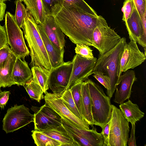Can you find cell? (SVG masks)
Wrapping results in <instances>:
<instances>
[{
	"label": "cell",
	"instance_id": "8992f818",
	"mask_svg": "<svg viewBox=\"0 0 146 146\" xmlns=\"http://www.w3.org/2000/svg\"><path fill=\"white\" fill-rule=\"evenodd\" d=\"M5 27L8 43L17 58L24 60L30 51L26 45L23 33L16 21L14 15L9 12L5 15Z\"/></svg>",
	"mask_w": 146,
	"mask_h": 146
},
{
	"label": "cell",
	"instance_id": "7a4b0ae2",
	"mask_svg": "<svg viewBox=\"0 0 146 146\" xmlns=\"http://www.w3.org/2000/svg\"><path fill=\"white\" fill-rule=\"evenodd\" d=\"M23 30L30 49L31 58L30 65L31 67H41L50 71L52 68L37 24L28 11Z\"/></svg>",
	"mask_w": 146,
	"mask_h": 146
},
{
	"label": "cell",
	"instance_id": "484cf974",
	"mask_svg": "<svg viewBox=\"0 0 146 146\" xmlns=\"http://www.w3.org/2000/svg\"><path fill=\"white\" fill-rule=\"evenodd\" d=\"M23 86L32 100L39 102L44 98V93L42 88L34 81L32 77Z\"/></svg>",
	"mask_w": 146,
	"mask_h": 146
},
{
	"label": "cell",
	"instance_id": "2e32d148",
	"mask_svg": "<svg viewBox=\"0 0 146 146\" xmlns=\"http://www.w3.org/2000/svg\"><path fill=\"white\" fill-rule=\"evenodd\" d=\"M31 70L27 63L17 58L13 67L12 77L15 84L23 86L32 77Z\"/></svg>",
	"mask_w": 146,
	"mask_h": 146
},
{
	"label": "cell",
	"instance_id": "836d02e7",
	"mask_svg": "<svg viewBox=\"0 0 146 146\" xmlns=\"http://www.w3.org/2000/svg\"><path fill=\"white\" fill-rule=\"evenodd\" d=\"M93 74V76L107 90L108 95L111 89L110 82L109 77L100 72H96Z\"/></svg>",
	"mask_w": 146,
	"mask_h": 146
},
{
	"label": "cell",
	"instance_id": "f1b7e54d",
	"mask_svg": "<svg viewBox=\"0 0 146 146\" xmlns=\"http://www.w3.org/2000/svg\"><path fill=\"white\" fill-rule=\"evenodd\" d=\"M83 82V81H82L78 82L72 86L70 89L77 108L80 114L84 119L83 115L81 92V85Z\"/></svg>",
	"mask_w": 146,
	"mask_h": 146
},
{
	"label": "cell",
	"instance_id": "e575fe53",
	"mask_svg": "<svg viewBox=\"0 0 146 146\" xmlns=\"http://www.w3.org/2000/svg\"><path fill=\"white\" fill-rule=\"evenodd\" d=\"M134 6L142 20L146 14V0H133Z\"/></svg>",
	"mask_w": 146,
	"mask_h": 146
},
{
	"label": "cell",
	"instance_id": "b9f144b4",
	"mask_svg": "<svg viewBox=\"0 0 146 146\" xmlns=\"http://www.w3.org/2000/svg\"><path fill=\"white\" fill-rule=\"evenodd\" d=\"M6 5L4 2L0 1V21L3 20Z\"/></svg>",
	"mask_w": 146,
	"mask_h": 146
},
{
	"label": "cell",
	"instance_id": "74e56055",
	"mask_svg": "<svg viewBox=\"0 0 146 146\" xmlns=\"http://www.w3.org/2000/svg\"><path fill=\"white\" fill-rule=\"evenodd\" d=\"M10 94L9 91L0 92V108L1 109H4L7 104Z\"/></svg>",
	"mask_w": 146,
	"mask_h": 146
},
{
	"label": "cell",
	"instance_id": "44dd1931",
	"mask_svg": "<svg viewBox=\"0 0 146 146\" xmlns=\"http://www.w3.org/2000/svg\"><path fill=\"white\" fill-rule=\"evenodd\" d=\"M40 131L61 143V146H78L68 134L62 125L55 128L46 129Z\"/></svg>",
	"mask_w": 146,
	"mask_h": 146
},
{
	"label": "cell",
	"instance_id": "60d3db41",
	"mask_svg": "<svg viewBox=\"0 0 146 146\" xmlns=\"http://www.w3.org/2000/svg\"><path fill=\"white\" fill-rule=\"evenodd\" d=\"M42 1L46 9L51 12V8L55 4L64 0H42Z\"/></svg>",
	"mask_w": 146,
	"mask_h": 146
},
{
	"label": "cell",
	"instance_id": "8fae6325",
	"mask_svg": "<svg viewBox=\"0 0 146 146\" xmlns=\"http://www.w3.org/2000/svg\"><path fill=\"white\" fill-rule=\"evenodd\" d=\"M146 54L139 48L137 42L130 40L125 44L122 53L117 73L119 78L122 72L133 69L145 60Z\"/></svg>",
	"mask_w": 146,
	"mask_h": 146
},
{
	"label": "cell",
	"instance_id": "7c38bea8",
	"mask_svg": "<svg viewBox=\"0 0 146 146\" xmlns=\"http://www.w3.org/2000/svg\"><path fill=\"white\" fill-rule=\"evenodd\" d=\"M97 60L95 57L88 59L76 54L72 61V68L66 90L78 82L87 80L88 77L92 74Z\"/></svg>",
	"mask_w": 146,
	"mask_h": 146
},
{
	"label": "cell",
	"instance_id": "d6986e66",
	"mask_svg": "<svg viewBox=\"0 0 146 146\" xmlns=\"http://www.w3.org/2000/svg\"><path fill=\"white\" fill-rule=\"evenodd\" d=\"M119 106L124 117L131 124L135 123L144 116V113L141 111L138 106L129 99L127 102L120 104Z\"/></svg>",
	"mask_w": 146,
	"mask_h": 146
},
{
	"label": "cell",
	"instance_id": "ffe728a7",
	"mask_svg": "<svg viewBox=\"0 0 146 146\" xmlns=\"http://www.w3.org/2000/svg\"><path fill=\"white\" fill-rule=\"evenodd\" d=\"M17 57L11 51L5 66L0 68V89L10 87L15 84L12 77L13 67Z\"/></svg>",
	"mask_w": 146,
	"mask_h": 146
},
{
	"label": "cell",
	"instance_id": "83f0119b",
	"mask_svg": "<svg viewBox=\"0 0 146 146\" xmlns=\"http://www.w3.org/2000/svg\"><path fill=\"white\" fill-rule=\"evenodd\" d=\"M20 0L16 1V8L14 17L16 23L20 28L23 29L27 15V11L25 6Z\"/></svg>",
	"mask_w": 146,
	"mask_h": 146
},
{
	"label": "cell",
	"instance_id": "f6af8a7d",
	"mask_svg": "<svg viewBox=\"0 0 146 146\" xmlns=\"http://www.w3.org/2000/svg\"><path fill=\"white\" fill-rule=\"evenodd\" d=\"M1 92V89H0V92Z\"/></svg>",
	"mask_w": 146,
	"mask_h": 146
},
{
	"label": "cell",
	"instance_id": "5b68a950",
	"mask_svg": "<svg viewBox=\"0 0 146 146\" xmlns=\"http://www.w3.org/2000/svg\"><path fill=\"white\" fill-rule=\"evenodd\" d=\"M92 38V46L102 55L114 48L121 38L114 29L108 26L103 17L99 15L98 24L93 31Z\"/></svg>",
	"mask_w": 146,
	"mask_h": 146
},
{
	"label": "cell",
	"instance_id": "ab89813d",
	"mask_svg": "<svg viewBox=\"0 0 146 146\" xmlns=\"http://www.w3.org/2000/svg\"><path fill=\"white\" fill-rule=\"evenodd\" d=\"M132 128L131 132L130 137L128 138L127 144L129 146H136L135 137V123H132Z\"/></svg>",
	"mask_w": 146,
	"mask_h": 146
},
{
	"label": "cell",
	"instance_id": "8d00e7d4",
	"mask_svg": "<svg viewBox=\"0 0 146 146\" xmlns=\"http://www.w3.org/2000/svg\"><path fill=\"white\" fill-rule=\"evenodd\" d=\"M110 125V120L102 128L101 133L103 135L104 143L103 146H109V129Z\"/></svg>",
	"mask_w": 146,
	"mask_h": 146
},
{
	"label": "cell",
	"instance_id": "ba28073f",
	"mask_svg": "<svg viewBox=\"0 0 146 146\" xmlns=\"http://www.w3.org/2000/svg\"><path fill=\"white\" fill-rule=\"evenodd\" d=\"M34 118L28 108L15 104L7 110L2 120L3 129L6 133L13 132L33 122Z\"/></svg>",
	"mask_w": 146,
	"mask_h": 146
},
{
	"label": "cell",
	"instance_id": "d590c367",
	"mask_svg": "<svg viewBox=\"0 0 146 146\" xmlns=\"http://www.w3.org/2000/svg\"><path fill=\"white\" fill-rule=\"evenodd\" d=\"M11 51L8 44L0 49V68L3 67L6 63Z\"/></svg>",
	"mask_w": 146,
	"mask_h": 146
},
{
	"label": "cell",
	"instance_id": "4316f807",
	"mask_svg": "<svg viewBox=\"0 0 146 146\" xmlns=\"http://www.w3.org/2000/svg\"><path fill=\"white\" fill-rule=\"evenodd\" d=\"M61 98L66 106L74 114L80 119L85 121L80 114L77 108L70 89L65 91Z\"/></svg>",
	"mask_w": 146,
	"mask_h": 146
},
{
	"label": "cell",
	"instance_id": "6da1fadb",
	"mask_svg": "<svg viewBox=\"0 0 146 146\" xmlns=\"http://www.w3.org/2000/svg\"><path fill=\"white\" fill-rule=\"evenodd\" d=\"M51 13L64 34L75 44L92 46L93 31L98 16L87 13L65 1L55 4Z\"/></svg>",
	"mask_w": 146,
	"mask_h": 146
},
{
	"label": "cell",
	"instance_id": "7402d4cb",
	"mask_svg": "<svg viewBox=\"0 0 146 146\" xmlns=\"http://www.w3.org/2000/svg\"><path fill=\"white\" fill-rule=\"evenodd\" d=\"M31 109L34 112L33 121L34 130L41 131L46 129L55 128L62 125L45 115L39 110V108L32 106Z\"/></svg>",
	"mask_w": 146,
	"mask_h": 146
},
{
	"label": "cell",
	"instance_id": "7bdbcfd3",
	"mask_svg": "<svg viewBox=\"0 0 146 146\" xmlns=\"http://www.w3.org/2000/svg\"><path fill=\"white\" fill-rule=\"evenodd\" d=\"M9 0H0V1L1 2H4L5 1H7Z\"/></svg>",
	"mask_w": 146,
	"mask_h": 146
},
{
	"label": "cell",
	"instance_id": "9c48e42d",
	"mask_svg": "<svg viewBox=\"0 0 146 146\" xmlns=\"http://www.w3.org/2000/svg\"><path fill=\"white\" fill-rule=\"evenodd\" d=\"M44 98L46 104L56 112L62 118L77 128L90 129L89 125L74 114L66 106L61 97L54 93L46 92Z\"/></svg>",
	"mask_w": 146,
	"mask_h": 146
},
{
	"label": "cell",
	"instance_id": "3957f363",
	"mask_svg": "<svg viewBox=\"0 0 146 146\" xmlns=\"http://www.w3.org/2000/svg\"><path fill=\"white\" fill-rule=\"evenodd\" d=\"M126 43L125 37L121 38L118 44L108 52L100 55L92 72H100L109 78L111 89L108 96L111 99L116 89L119 78L117 73L120 59L124 47Z\"/></svg>",
	"mask_w": 146,
	"mask_h": 146
},
{
	"label": "cell",
	"instance_id": "cb8c5ba5",
	"mask_svg": "<svg viewBox=\"0 0 146 146\" xmlns=\"http://www.w3.org/2000/svg\"><path fill=\"white\" fill-rule=\"evenodd\" d=\"M32 78L34 81L40 85L45 94L49 89V78L50 71L38 66L31 67Z\"/></svg>",
	"mask_w": 146,
	"mask_h": 146
},
{
	"label": "cell",
	"instance_id": "4dcf8cb0",
	"mask_svg": "<svg viewBox=\"0 0 146 146\" xmlns=\"http://www.w3.org/2000/svg\"><path fill=\"white\" fill-rule=\"evenodd\" d=\"M75 53L81 56L88 59L94 58L92 53L93 50L89 46L83 44H76L75 48Z\"/></svg>",
	"mask_w": 146,
	"mask_h": 146
},
{
	"label": "cell",
	"instance_id": "ac0fdd59",
	"mask_svg": "<svg viewBox=\"0 0 146 146\" xmlns=\"http://www.w3.org/2000/svg\"><path fill=\"white\" fill-rule=\"evenodd\" d=\"M24 2L27 11L37 24L42 23L46 16L51 13L45 7L42 0H27Z\"/></svg>",
	"mask_w": 146,
	"mask_h": 146
},
{
	"label": "cell",
	"instance_id": "603a6c76",
	"mask_svg": "<svg viewBox=\"0 0 146 146\" xmlns=\"http://www.w3.org/2000/svg\"><path fill=\"white\" fill-rule=\"evenodd\" d=\"M81 92L84 119L89 125L93 126L94 124L92 111V102L86 80L82 83Z\"/></svg>",
	"mask_w": 146,
	"mask_h": 146
},
{
	"label": "cell",
	"instance_id": "1f68e13d",
	"mask_svg": "<svg viewBox=\"0 0 146 146\" xmlns=\"http://www.w3.org/2000/svg\"><path fill=\"white\" fill-rule=\"evenodd\" d=\"M39 110L54 121L62 125V119L61 117L54 110L45 104L39 108Z\"/></svg>",
	"mask_w": 146,
	"mask_h": 146
},
{
	"label": "cell",
	"instance_id": "9a60e30c",
	"mask_svg": "<svg viewBox=\"0 0 146 146\" xmlns=\"http://www.w3.org/2000/svg\"><path fill=\"white\" fill-rule=\"evenodd\" d=\"M39 33L48 56L52 69L61 65L63 60L64 49L59 50L48 37L42 28L37 24Z\"/></svg>",
	"mask_w": 146,
	"mask_h": 146
},
{
	"label": "cell",
	"instance_id": "f35d334b",
	"mask_svg": "<svg viewBox=\"0 0 146 146\" xmlns=\"http://www.w3.org/2000/svg\"><path fill=\"white\" fill-rule=\"evenodd\" d=\"M8 44L5 26L0 24V49Z\"/></svg>",
	"mask_w": 146,
	"mask_h": 146
},
{
	"label": "cell",
	"instance_id": "52a82bcc",
	"mask_svg": "<svg viewBox=\"0 0 146 146\" xmlns=\"http://www.w3.org/2000/svg\"><path fill=\"white\" fill-rule=\"evenodd\" d=\"M109 129V146H127L129 127L121 111L112 105Z\"/></svg>",
	"mask_w": 146,
	"mask_h": 146
},
{
	"label": "cell",
	"instance_id": "d6a6232c",
	"mask_svg": "<svg viewBox=\"0 0 146 146\" xmlns=\"http://www.w3.org/2000/svg\"><path fill=\"white\" fill-rule=\"evenodd\" d=\"M134 7L133 0H125L123 3L121 10L123 13L122 20L124 22L131 16Z\"/></svg>",
	"mask_w": 146,
	"mask_h": 146
},
{
	"label": "cell",
	"instance_id": "4fadbf2b",
	"mask_svg": "<svg viewBox=\"0 0 146 146\" xmlns=\"http://www.w3.org/2000/svg\"><path fill=\"white\" fill-rule=\"evenodd\" d=\"M137 79L134 71L132 70H128L121 75L116 85L114 102L120 104L129 99L132 85Z\"/></svg>",
	"mask_w": 146,
	"mask_h": 146
},
{
	"label": "cell",
	"instance_id": "f546056e",
	"mask_svg": "<svg viewBox=\"0 0 146 146\" xmlns=\"http://www.w3.org/2000/svg\"><path fill=\"white\" fill-rule=\"evenodd\" d=\"M64 1L75 5L87 13L95 16L98 15L96 12L84 0H64Z\"/></svg>",
	"mask_w": 146,
	"mask_h": 146
},
{
	"label": "cell",
	"instance_id": "d4e9b609",
	"mask_svg": "<svg viewBox=\"0 0 146 146\" xmlns=\"http://www.w3.org/2000/svg\"><path fill=\"white\" fill-rule=\"evenodd\" d=\"M31 132L34 143L37 146H62L61 143L40 131L34 130Z\"/></svg>",
	"mask_w": 146,
	"mask_h": 146
},
{
	"label": "cell",
	"instance_id": "277c9868",
	"mask_svg": "<svg viewBox=\"0 0 146 146\" xmlns=\"http://www.w3.org/2000/svg\"><path fill=\"white\" fill-rule=\"evenodd\" d=\"M86 80L92 100L94 124L102 128L110 119L112 110L110 99L98 84L91 79Z\"/></svg>",
	"mask_w": 146,
	"mask_h": 146
},
{
	"label": "cell",
	"instance_id": "30bf717a",
	"mask_svg": "<svg viewBox=\"0 0 146 146\" xmlns=\"http://www.w3.org/2000/svg\"><path fill=\"white\" fill-rule=\"evenodd\" d=\"M72 68V61L64 62L50 71L49 88L53 93L61 97L68 84Z\"/></svg>",
	"mask_w": 146,
	"mask_h": 146
},
{
	"label": "cell",
	"instance_id": "ee69618b",
	"mask_svg": "<svg viewBox=\"0 0 146 146\" xmlns=\"http://www.w3.org/2000/svg\"><path fill=\"white\" fill-rule=\"evenodd\" d=\"M20 0L21 1H23L24 2L25 1H26L27 0Z\"/></svg>",
	"mask_w": 146,
	"mask_h": 146
},
{
	"label": "cell",
	"instance_id": "e0dca14e",
	"mask_svg": "<svg viewBox=\"0 0 146 146\" xmlns=\"http://www.w3.org/2000/svg\"><path fill=\"white\" fill-rule=\"evenodd\" d=\"M130 40L136 42L143 33L142 22L134 5L132 13L125 22Z\"/></svg>",
	"mask_w": 146,
	"mask_h": 146
},
{
	"label": "cell",
	"instance_id": "5bb4252c",
	"mask_svg": "<svg viewBox=\"0 0 146 146\" xmlns=\"http://www.w3.org/2000/svg\"><path fill=\"white\" fill-rule=\"evenodd\" d=\"M38 25L58 49L61 50L64 49L65 43L64 33L58 26L52 13L46 16L42 23Z\"/></svg>",
	"mask_w": 146,
	"mask_h": 146
}]
</instances>
